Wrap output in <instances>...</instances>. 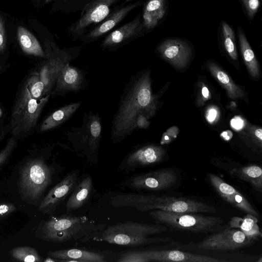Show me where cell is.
I'll list each match as a JSON object with an SVG mask.
<instances>
[{"mask_svg":"<svg viewBox=\"0 0 262 262\" xmlns=\"http://www.w3.org/2000/svg\"><path fill=\"white\" fill-rule=\"evenodd\" d=\"M151 85L148 70L134 75L127 84L112 120L111 135L114 143L121 142L136 129L135 122L139 114L148 119L155 114L156 97Z\"/></svg>","mask_w":262,"mask_h":262,"instance_id":"cell-1","label":"cell"},{"mask_svg":"<svg viewBox=\"0 0 262 262\" xmlns=\"http://www.w3.org/2000/svg\"><path fill=\"white\" fill-rule=\"evenodd\" d=\"M167 231L168 228L161 224H149L127 221L106 225L102 230L90 234L83 242L94 241L132 247L173 242V239L169 237H149Z\"/></svg>","mask_w":262,"mask_h":262,"instance_id":"cell-2","label":"cell"},{"mask_svg":"<svg viewBox=\"0 0 262 262\" xmlns=\"http://www.w3.org/2000/svg\"><path fill=\"white\" fill-rule=\"evenodd\" d=\"M109 203L114 207H133L141 212L154 210L179 213L216 212L214 207L195 200L152 194L118 193L112 196Z\"/></svg>","mask_w":262,"mask_h":262,"instance_id":"cell-3","label":"cell"},{"mask_svg":"<svg viewBox=\"0 0 262 262\" xmlns=\"http://www.w3.org/2000/svg\"><path fill=\"white\" fill-rule=\"evenodd\" d=\"M106 225L100 224L85 216L67 213L52 216L42 221L36 231V236L46 242L63 243L84 239L91 233L100 231Z\"/></svg>","mask_w":262,"mask_h":262,"instance_id":"cell-4","label":"cell"},{"mask_svg":"<svg viewBox=\"0 0 262 262\" xmlns=\"http://www.w3.org/2000/svg\"><path fill=\"white\" fill-rule=\"evenodd\" d=\"M45 158L28 161L20 172L19 185L24 195L36 201L43 196L48 188L66 168L59 164L49 163Z\"/></svg>","mask_w":262,"mask_h":262,"instance_id":"cell-5","label":"cell"},{"mask_svg":"<svg viewBox=\"0 0 262 262\" xmlns=\"http://www.w3.org/2000/svg\"><path fill=\"white\" fill-rule=\"evenodd\" d=\"M50 96L49 94L39 99L33 98L26 82L11 115L10 129L13 137L19 138L32 133Z\"/></svg>","mask_w":262,"mask_h":262,"instance_id":"cell-6","label":"cell"},{"mask_svg":"<svg viewBox=\"0 0 262 262\" xmlns=\"http://www.w3.org/2000/svg\"><path fill=\"white\" fill-rule=\"evenodd\" d=\"M149 215L156 224L174 230L193 233L217 232L222 228L223 220L219 216L197 214L196 213H179L154 210Z\"/></svg>","mask_w":262,"mask_h":262,"instance_id":"cell-7","label":"cell"},{"mask_svg":"<svg viewBox=\"0 0 262 262\" xmlns=\"http://www.w3.org/2000/svg\"><path fill=\"white\" fill-rule=\"evenodd\" d=\"M73 130L68 136L75 151L79 156L85 157L91 163L97 164L102 132L99 116L86 114L82 127Z\"/></svg>","mask_w":262,"mask_h":262,"instance_id":"cell-8","label":"cell"},{"mask_svg":"<svg viewBox=\"0 0 262 262\" xmlns=\"http://www.w3.org/2000/svg\"><path fill=\"white\" fill-rule=\"evenodd\" d=\"M46 60L38 72L45 85L44 96L50 94L62 68L79 54L81 47L60 49L53 40L43 41Z\"/></svg>","mask_w":262,"mask_h":262,"instance_id":"cell-9","label":"cell"},{"mask_svg":"<svg viewBox=\"0 0 262 262\" xmlns=\"http://www.w3.org/2000/svg\"><path fill=\"white\" fill-rule=\"evenodd\" d=\"M118 262H228L215 257L180 250H128L117 254Z\"/></svg>","mask_w":262,"mask_h":262,"instance_id":"cell-10","label":"cell"},{"mask_svg":"<svg viewBox=\"0 0 262 262\" xmlns=\"http://www.w3.org/2000/svg\"><path fill=\"white\" fill-rule=\"evenodd\" d=\"M177 174L171 169H161L136 173L123 180L119 185L138 192L158 191L171 187L176 182Z\"/></svg>","mask_w":262,"mask_h":262,"instance_id":"cell-11","label":"cell"},{"mask_svg":"<svg viewBox=\"0 0 262 262\" xmlns=\"http://www.w3.org/2000/svg\"><path fill=\"white\" fill-rule=\"evenodd\" d=\"M120 0H92L86 5L80 18L69 28L73 40L81 38L88 30L95 27L110 13L111 9Z\"/></svg>","mask_w":262,"mask_h":262,"instance_id":"cell-12","label":"cell"},{"mask_svg":"<svg viewBox=\"0 0 262 262\" xmlns=\"http://www.w3.org/2000/svg\"><path fill=\"white\" fill-rule=\"evenodd\" d=\"M166 150L161 146L148 144L135 149L127 154L120 162L118 169L128 173L137 169L152 166L162 162Z\"/></svg>","mask_w":262,"mask_h":262,"instance_id":"cell-13","label":"cell"},{"mask_svg":"<svg viewBox=\"0 0 262 262\" xmlns=\"http://www.w3.org/2000/svg\"><path fill=\"white\" fill-rule=\"evenodd\" d=\"M255 240L239 229L230 227L209 236L198 243L197 247L210 250H234L249 245Z\"/></svg>","mask_w":262,"mask_h":262,"instance_id":"cell-14","label":"cell"},{"mask_svg":"<svg viewBox=\"0 0 262 262\" xmlns=\"http://www.w3.org/2000/svg\"><path fill=\"white\" fill-rule=\"evenodd\" d=\"M80 170L74 169L67 173L42 199L38 210L45 214H53L76 186L80 179Z\"/></svg>","mask_w":262,"mask_h":262,"instance_id":"cell-15","label":"cell"},{"mask_svg":"<svg viewBox=\"0 0 262 262\" xmlns=\"http://www.w3.org/2000/svg\"><path fill=\"white\" fill-rule=\"evenodd\" d=\"M144 26L140 15L108 34L101 46L103 49L116 50L140 37Z\"/></svg>","mask_w":262,"mask_h":262,"instance_id":"cell-16","label":"cell"},{"mask_svg":"<svg viewBox=\"0 0 262 262\" xmlns=\"http://www.w3.org/2000/svg\"><path fill=\"white\" fill-rule=\"evenodd\" d=\"M127 2H128V0H125L123 4L110 13L102 21L85 33L81 38L82 42L84 43H89L96 40L115 28L131 11L142 4V1L140 0L124 5Z\"/></svg>","mask_w":262,"mask_h":262,"instance_id":"cell-17","label":"cell"},{"mask_svg":"<svg viewBox=\"0 0 262 262\" xmlns=\"http://www.w3.org/2000/svg\"><path fill=\"white\" fill-rule=\"evenodd\" d=\"M208 177L214 189L224 200L247 214L259 217L258 213L239 191L217 175L209 173Z\"/></svg>","mask_w":262,"mask_h":262,"instance_id":"cell-18","label":"cell"},{"mask_svg":"<svg viewBox=\"0 0 262 262\" xmlns=\"http://www.w3.org/2000/svg\"><path fill=\"white\" fill-rule=\"evenodd\" d=\"M68 63L59 72L51 92L54 95H64L69 92H77L86 85L84 72Z\"/></svg>","mask_w":262,"mask_h":262,"instance_id":"cell-19","label":"cell"},{"mask_svg":"<svg viewBox=\"0 0 262 262\" xmlns=\"http://www.w3.org/2000/svg\"><path fill=\"white\" fill-rule=\"evenodd\" d=\"M160 56L178 69L185 68L189 63L191 49L185 41L178 39H169L158 47Z\"/></svg>","mask_w":262,"mask_h":262,"instance_id":"cell-20","label":"cell"},{"mask_svg":"<svg viewBox=\"0 0 262 262\" xmlns=\"http://www.w3.org/2000/svg\"><path fill=\"white\" fill-rule=\"evenodd\" d=\"M48 256L57 261L107 262L111 257L104 252L90 251L84 249L70 248L49 251Z\"/></svg>","mask_w":262,"mask_h":262,"instance_id":"cell-21","label":"cell"},{"mask_svg":"<svg viewBox=\"0 0 262 262\" xmlns=\"http://www.w3.org/2000/svg\"><path fill=\"white\" fill-rule=\"evenodd\" d=\"M93 188V179L91 175L86 174L79 179L67 201V213H70L85 205L91 197Z\"/></svg>","mask_w":262,"mask_h":262,"instance_id":"cell-22","label":"cell"},{"mask_svg":"<svg viewBox=\"0 0 262 262\" xmlns=\"http://www.w3.org/2000/svg\"><path fill=\"white\" fill-rule=\"evenodd\" d=\"M207 67L216 81L226 90L228 97L233 100L244 98L246 94L229 75L215 63L209 61Z\"/></svg>","mask_w":262,"mask_h":262,"instance_id":"cell-23","label":"cell"},{"mask_svg":"<svg viewBox=\"0 0 262 262\" xmlns=\"http://www.w3.org/2000/svg\"><path fill=\"white\" fill-rule=\"evenodd\" d=\"M81 104L80 101L74 102L56 110L43 120L40 125L39 131L46 132L61 125L72 117Z\"/></svg>","mask_w":262,"mask_h":262,"instance_id":"cell-24","label":"cell"},{"mask_svg":"<svg viewBox=\"0 0 262 262\" xmlns=\"http://www.w3.org/2000/svg\"><path fill=\"white\" fill-rule=\"evenodd\" d=\"M165 12V0H148L143 10L144 28L147 30L154 28L164 17Z\"/></svg>","mask_w":262,"mask_h":262,"instance_id":"cell-25","label":"cell"},{"mask_svg":"<svg viewBox=\"0 0 262 262\" xmlns=\"http://www.w3.org/2000/svg\"><path fill=\"white\" fill-rule=\"evenodd\" d=\"M234 178L246 181L256 191L262 192V169L256 165H250L235 168L229 172Z\"/></svg>","mask_w":262,"mask_h":262,"instance_id":"cell-26","label":"cell"},{"mask_svg":"<svg viewBox=\"0 0 262 262\" xmlns=\"http://www.w3.org/2000/svg\"><path fill=\"white\" fill-rule=\"evenodd\" d=\"M17 37L20 47L26 54L45 58V51L37 38L26 28L18 26Z\"/></svg>","mask_w":262,"mask_h":262,"instance_id":"cell-27","label":"cell"},{"mask_svg":"<svg viewBox=\"0 0 262 262\" xmlns=\"http://www.w3.org/2000/svg\"><path fill=\"white\" fill-rule=\"evenodd\" d=\"M258 222L257 217L250 214H247L243 217H231L229 224L230 228L238 229L246 235L257 239L262 237L261 232L257 224Z\"/></svg>","mask_w":262,"mask_h":262,"instance_id":"cell-28","label":"cell"},{"mask_svg":"<svg viewBox=\"0 0 262 262\" xmlns=\"http://www.w3.org/2000/svg\"><path fill=\"white\" fill-rule=\"evenodd\" d=\"M238 38L241 53L249 74L253 78L259 76L258 61L246 36L242 30L238 31Z\"/></svg>","mask_w":262,"mask_h":262,"instance_id":"cell-29","label":"cell"},{"mask_svg":"<svg viewBox=\"0 0 262 262\" xmlns=\"http://www.w3.org/2000/svg\"><path fill=\"white\" fill-rule=\"evenodd\" d=\"M10 254L14 259L27 262H40L42 258L37 251L29 246H19L11 249Z\"/></svg>","mask_w":262,"mask_h":262,"instance_id":"cell-30","label":"cell"},{"mask_svg":"<svg viewBox=\"0 0 262 262\" xmlns=\"http://www.w3.org/2000/svg\"><path fill=\"white\" fill-rule=\"evenodd\" d=\"M224 44L226 51L233 60L237 58L234 33L232 29L226 23L222 25Z\"/></svg>","mask_w":262,"mask_h":262,"instance_id":"cell-31","label":"cell"},{"mask_svg":"<svg viewBox=\"0 0 262 262\" xmlns=\"http://www.w3.org/2000/svg\"><path fill=\"white\" fill-rule=\"evenodd\" d=\"M32 97L39 99L44 97L45 85L38 72L31 74L26 81Z\"/></svg>","mask_w":262,"mask_h":262,"instance_id":"cell-32","label":"cell"},{"mask_svg":"<svg viewBox=\"0 0 262 262\" xmlns=\"http://www.w3.org/2000/svg\"><path fill=\"white\" fill-rule=\"evenodd\" d=\"M16 139L11 137L7 141L5 147L0 151V166L9 158L16 146Z\"/></svg>","mask_w":262,"mask_h":262,"instance_id":"cell-33","label":"cell"},{"mask_svg":"<svg viewBox=\"0 0 262 262\" xmlns=\"http://www.w3.org/2000/svg\"><path fill=\"white\" fill-rule=\"evenodd\" d=\"M247 11L248 16L253 18L260 6V0H242Z\"/></svg>","mask_w":262,"mask_h":262,"instance_id":"cell-34","label":"cell"},{"mask_svg":"<svg viewBox=\"0 0 262 262\" xmlns=\"http://www.w3.org/2000/svg\"><path fill=\"white\" fill-rule=\"evenodd\" d=\"M16 209L15 205L10 203H0V219L9 215Z\"/></svg>","mask_w":262,"mask_h":262,"instance_id":"cell-35","label":"cell"},{"mask_svg":"<svg viewBox=\"0 0 262 262\" xmlns=\"http://www.w3.org/2000/svg\"><path fill=\"white\" fill-rule=\"evenodd\" d=\"M6 32L4 20L0 15V53H3L6 47Z\"/></svg>","mask_w":262,"mask_h":262,"instance_id":"cell-36","label":"cell"},{"mask_svg":"<svg viewBox=\"0 0 262 262\" xmlns=\"http://www.w3.org/2000/svg\"><path fill=\"white\" fill-rule=\"evenodd\" d=\"M149 122L147 117L143 113L139 114L135 122L136 128L145 129L148 127Z\"/></svg>","mask_w":262,"mask_h":262,"instance_id":"cell-37","label":"cell"},{"mask_svg":"<svg viewBox=\"0 0 262 262\" xmlns=\"http://www.w3.org/2000/svg\"><path fill=\"white\" fill-rule=\"evenodd\" d=\"M219 117V112L215 107L208 108L206 113V118L208 122L212 124L215 122Z\"/></svg>","mask_w":262,"mask_h":262,"instance_id":"cell-38","label":"cell"},{"mask_svg":"<svg viewBox=\"0 0 262 262\" xmlns=\"http://www.w3.org/2000/svg\"><path fill=\"white\" fill-rule=\"evenodd\" d=\"M231 126L236 130L241 129L244 125V121L239 117H235L231 120Z\"/></svg>","mask_w":262,"mask_h":262,"instance_id":"cell-39","label":"cell"},{"mask_svg":"<svg viewBox=\"0 0 262 262\" xmlns=\"http://www.w3.org/2000/svg\"><path fill=\"white\" fill-rule=\"evenodd\" d=\"M178 133V128L174 126L168 128L165 132V133L173 140L177 138Z\"/></svg>","mask_w":262,"mask_h":262,"instance_id":"cell-40","label":"cell"},{"mask_svg":"<svg viewBox=\"0 0 262 262\" xmlns=\"http://www.w3.org/2000/svg\"><path fill=\"white\" fill-rule=\"evenodd\" d=\"M201 100L204 102L210 98V94L208 88L203 84L201 89Z\"/></svg>","mask_w":262,"mask_h":262,"instance_id":"cell-41","label":"cell"},{"mask_svg":"<svg viewBox=\"0 0 262 262\" xmlns=\"http://www.w3.org/2000/svg\"><path fill=\"white\" fill-rule=\"evenodd\" d=\"M254 137L257 140V143L261 147L262 140V129L261 128H256L254 132Z\"/></svg>","mask_w":262,"mask_h":262,"instance_id":"cell-42","label":"cell"},{"mask_svg":"<svg viewBox=\"0 0 262 262\" xmlns=\"http://www.w3.org/2000/svg\"><path fill=\"white\" fill-rule=\"evenodd\" d=\"M220 136L224 140L228 141L230 140L233 137V133L230 130H226L221 133Z\"/></svg>","mask_w":262,"mask_h":262,"instance_id":"cell-43","label":"cell"},{"mask_svg":"<svg viewBox=\"0 0 262 262\" xmlns=\"http://www.w3.org/2000/svg\"><path fill=\"white\" fill-rule=\"evenodd\" d=\"M3 114V110L0 107V118L2 117Z\"/></svg>","mask_w":262,"mask_h":262,"instance_id":"cell-44","label":"cell"},{"mask_svg":"<svg viewBox=\"0 0 262 262\" xmlns=\"http://www.w3.org/2000/svg\"><path fill=\"white\" fill-rule=\"evenodd\" d=\"M2 69H3V67L1 64V63H0V72L2 71Z\"/></svg>","mask_w":262,"mask_h":262,"instance_id":"cell-45","label":"cell"},{"mask_svg":"<svg viewBox=\"0 0 262 262\" xmlns=\"http://www.w3.org/2000/svg\"><path fill=\"white\" fill-rule=\"evenodd\" d=\"M52 0H45L46 3H49Z\"/></svg>","mask_w":262,"mask_h":262,"instance_id":"cell-46","label":"cell"},{"mask_svg":"<svg viewBox=\"0 0 262 262\" xmlns=\"http://www.w3.org/2000/svg\"><path fill=\"white\" fill-rule=\"evenodd\" d=\"M37 1H39V0H37Z\"/></svg>","mask_w":262,"mask_h":262,"instance_id":"cell-47","label":"cell"}]
</instances>
